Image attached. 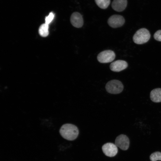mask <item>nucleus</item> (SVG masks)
I'll list each match as a JSON object with an SVG mask.
<instances>
[{
	"mask_svg": "<svg viewBox=\"0 0 161 161\" xmlns=\"http://www.w3.org/2000/svg\"><path fill=\"white\" fill-rule=\"evenodd\" d=\"M115 144L117 147L123 150L128 149L129 146V141L128 137L124 134H120L116 138Z\"/></svg>",
	"mask_w": 161,
	"mask_h": 161,
	"instance_id": "7",
	"label": "nucleus"
},
{
	"mask_svg": "<svg viewBox=\"0 0 161 161\" xmlns=\"http://www.w3.org/2000/svg\"><path fill=\"white\" fill-rule=\"evenodd\" d=\"M128 66V64L125 61L117 60L111 64L110 68L113 71L119 72L126 69Z\"/></svg>",
	"mask_w": 161,
	"mask_h": 161,
	"instance_id": "9",
	"label": "nucleus"
},
{
	"mask_svg": "<svg viewBox=\"0 0 161 161\" xmlns=\"http://www.w3.org/2000/svg\"><path fill=\"white\" fill-rule=\"evenodd\" d=\"M150 159L151 161L161 160V152L157 151L152 153L150 156Z\"/></svg>",
	"mask_w": 161,
	"mask_h": 161,
	"instance_id": "14",
	"label": "nucleus"
},
{
	"mask_svg": "<svg viewBox=\"0 0 161 161\" xmlns=\"http://www.w3.org/2000/svg\"><path fill=\"white\" fill-rule=\"evenodd\" d=\"M59 132L63 138L70 141L75 139L79 134L78 128L75 125L69 123L63 125L60 129Z\"/></svg>",
	"mask_w": 161,
	"mask_h": 161,
	"instance_id": "1",
	"label": "nucleus"
},
{
	"mask_svg": "<svg viewBox=\"0 0 161 161\" xmlns=\"http://www.w3.org/2000/svg\"><path fill=\"white\" fill-rule=\"evenodd\" d=\"M127 3V0H114L112 4V7L114 10L120 12L125 9Z\"/></svg>",
	"mask_w": 161,
	"mask_h": 161,
	"instance_id": "10",
	"label": "nucleus"
},
{
	"mask_svg": "<svg viewBox=\"0 0 161 161\" xmlns=\"http://www.w3.org/2000/svg\"><path fill=\"white\" fill-rule=\"evenodd\" d=\"M70 21L72 26L77 28L82 27L83 24L82 16L77 12L72 13L70 17Z\"/></svg>",
	"mask_w": 161,
	"mask_h": 161,
	"instance_id": "8",
	"label": "nucleus"
},
{
	"mask_svg": "<svg viewBox=\"0 0 161 161\" xmlns=\"http://www.w3.org/2000/svg\"><path fill=\"white\" fill-rule=\"evenodd\" d=\"M105 88L106 90L109 93L117 94L122 91L123 89V86L120 81L113 80L107 82Z\"/></svg>",
	"mask_w": 161,
	"mask_h": 161,
	"instance_id": "3",
	"label": "nucleus"
},
{
	"mask_svg": "<svg viewBox=\"0 0 161 161\" xmlns=\"http://www.w3.org/2000/svg\"><path fill=\"white\" fill-rule=\"evenodd\" d=\"M40 35L43 37H46L49 34V24L45 23L43 24L40 26L39 30Z\"/></svg>",
	"mask_w": 161,
	"mask_h": 161,
	"instance_id": "12",
	"label": "nucleus"
},
{
	"mask_svg": "<svg viewBox=\"0 0 161 161\" xmlns=\"http://www.w3.org/2000/svg\"><path fill=\"white\" fill-rule=\"evenodd\" d=\"M151 35L149 31L146 28H142L137 30L134 35L133 39L137 44L145 43L149 40Z\"/></svg>",
	"mask_w": 161,
	"mask_h": 161,
	"instance_id": "2",
	"label": "nucleus"
},
{
	"mask_svg": "<svg viewBox=\"0 0 161 161\" xmlns=\"http://www.w3.org/2000/svg\"><path fill=\"white\" fill-rule=\"evenodd\" d=\"M115 54L112 50H105L100 52L98 55L97 59L100 63H106L112 62L115 59Z\"/></svg>",
	"mask_w": 161,
	"mask_h": 161,
	"instance_id": "4",
	"label": "nucleus"
},
{
	"mask_svg": "<svg viewBox=\"0 0 161 161\" xmlns=\"http://www.w3.org/2000/svg\"><path fill=\"white\" fill-rule=\"evenodd\" d=\"M54 17V14L52 12H50L49 15L46 17L45 23L49 24L52 22Z\"/></svg>",
	"mask_w": 161,
	"mask_h": 161,
	"instance_id": "15",
	"label": "nucleus"
},
{
	"mask_svg": "<svg viewBox=\"0 0 161 161\" xmlns=\"http://www.w3.org/2000/svg\"><path fill=\"white\" fill-rule=\"evenodd\" d=\"M102 150L106 156L112 157L115 156L118 152L116 145L112 143H108L104 144L102 147Z\"/></svg>",
	"mask_w": 161,
	"mask_h": 161,
	"instance_id": "6",
	"label": "nucleus"
},
{
	"mask_svg": "<svg viewBox=\"0 0 161 161\" xmlns=\"http://www.w3.org/2000/svg\"><path fill=\"white\" fill-rule=\"evenodd\" d=\"M154 37L156 40L161 41V30L157 31L154 34Z\"/></svg>",
	"mask_w": 161,
	"mask_h": 161,
	"instance_id": "16",
	"label": "nucleus"
},
{
	"mask_svg": "<svg viewBox=\"0 0 161 161\" xmlns=\"http://www.w3.org/2000/svg\"><path fill=\"white\" fill-rule=\"evenodd\" d=\"M95 1L100 8L103 9L107 8L110 3V0H95Z\"/></svg>",
	"mask_w": 161,
	"mask_h": 161,
	"instance_id": "13",
	"label": "nucleus"
},
{
	"mask_svg": "<svg viewBox=\"0 0 161 161\" xmlns=\"http://www.w3.org/2000/svg\"><path fill=\"white\" fill-rule=\"evenodd\" d=\"M150 98L153 102H161V88H157L152 90L150 93Z\"/></svg>",
	"mask_w": 161,
	"mask_h": 161,
	"instance_id": "11",
	"label": "nucleus"
},
{
	"mask_svg": "<svg viewBox=\"0 0 161 161\" xmlns=\"http://www.w3.org/2000/svg\"><path fill=\"white\" fill-rule=\"evenodd\" d=\"M125 22L124 18L122 16L118 15H114L109 18L107 23L111 27L116 28L122 26Z\"/></svg>",
	"mask_w": 161,
	"mask_h": 161,
	"instance_id": "5",
	"label": "nucleus"
}]
</instances>
